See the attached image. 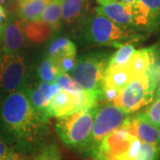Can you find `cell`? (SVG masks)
Listing matches in <instances>:
<instances>
[{
    "label": "cell",
    "instance_id": "1",
    "mask_svg": "<svg viewBox=\"0 0 160 160\" xmlns=\"http://www.w3.org/2000/svg\"><path fill=\"white\" fill-rule=\"evenodd\" d=\"M0 131L23 154L41 149L48 133V118L33 107L27 87L6 94L0 103Z\"/></svg>",
    "mask_w": 160,
    "mask_h": 160
},
{
    "label": "cell",
    "instance_id": "2",
    "mask_svg": "<svg viewBox=\"0 0 160 160\" xmlns=\"http://www.w3.org/2000/svg\"><path fill=\"white\" fill-rule=\"evenodd\" d=\"M84 37L86 41L92 44L118 48L128 43L137 42L143 38L134 29L119 26L97 12L86 21Z\"/></svg>",
    "mask_w": 160,
    "mask_h": 160
},
{
    "label": "cell",
    "instance_id": "3",
    "mask_svg": "<svg viewBox=\"0 0 160 160\" xmlns=\"http://www.w3.org/2000/svg\"><path fill=\"white\" fill-rule=\"evenodd\" d=\"M98 107L57 118L54 129L62 142L71 149L83 150L91 135Z\"/></svg>",
    "mask_w": 160,
    "mask_h": 160
},
{
    "label": "cell",
    "instance_id": "4",
    "mask_svg": "<svg viewBox=\"0 0 160 160\" xmlns=\"http://www.w3.org/2000/svg\"><path fill=\"white\" fill-rule=\"evenodd\" d=\"M109 56L104 52H90L77 60L71 76L83 89L102 91L103 78L108 68Z\"/></svg>",
    "mask_w": 160,
    "mask_h": 160
},
{
    "label": "cell",
    "instance_id": "5",
    "mask_svg": "<svg viewBox=\"0 0 160 160\" xmlns=\"http://www.w3.org/2000/svg\"><path fill=\"white\" fill-rule=\"evenodd\" d=\"M127 116L126 112L113 103L98 109L93 118L91 135L83 151L93 158L103 138L120 127Z\"/></svg>",
    "mask_w": 160,
    "mask_h": 160
},
{
    "label": "cell",
    "instance_id": "6",
    "mask_svg": "<svg viewBox=\"0 0 160 160\" xmlns=\"http://www.w3.org/2000/svg\"><path fill=\"white\" fill-rule=\"evenodd\" d=\"M153 98L154 90L146 72L134 76L120 91L113 104L130 115L149 104Z\"/></svg>",
    "mask_w": 160,
    "mask_h": 160
},
{
    "label": "cell",
    "instance_id": "7",
    "mask_svg": "<svg viewBox=\"0 0 160 160\" xmlns=\"http://www.w3.org/2000/svg\"><path fill=\"white\" fill-rule=\"evenodd\" d=\"M28 78L27 64L19 52L0 54V89L5 94L26 88Z\"/></svg>",
    "mask_w": 160,
    "mask_h": 160
},
{
    "label": "cell",
    "instance_id": "8",
    "mask_svg": "<svg viewBox=\"0 0 160 160\" xmlns=\"http://www.w3.org/2000/svg\"><path fill=\"white\" fill-rule=\"evenodd\" d=\"M135 138L125 129L118 127L103 138L93 158L97 160H104L115 157L128 160L127 154Z\"/></svg>",
    "mask_w": 160,
    "mask_h": 160
},
{
    "label": "cell",
    "instance_id": "9",
    "mask_svg": "<svg viewBox=\"0 0 160 160\" xmlns=\"http://www.w3.org/2000/svg\"><path fill=\"white\" fill-rule=\"evenodd\" d=\"M120 127L142 142L152 143L160 147V127L152 125L140 114L127 116Z\"/></svg>",
    "mask_w": 160,
    "mask_h": 160
},
{
    "label": "cell",
    "instance_id": "10",
    "mask_svg": "<svg viewBox=\"0 0 160 160\" xmlns=\"http://www.w3.org/2000/svg\"><path fill=\"white\" fill-rule=\"evenodd\" d=\"M96 12L102 14L118 25L127 29H137L136 16L132 3L116 1L96 8Z\"/></svg>",
    "mask_w": 160,
    "mask_h": 160
},
{
    "label": "cell",
    "instance_id": "11",
    "mask_svg": "<svg viewBox=\"0 0 160 160\" xmlns=\"http://www.w3.org/2000/svg\"><path fill=\"white\" fill-rule=\"evenodd\" d=\"M24 41L25 35L22 20L14 15L7 18L0 43L2 45V51L4 52H19L24 45Z\"/></svg>",
    "mask_w": 160,
    "mask_h": 160
},
{
    "label": "cell",
    "instance_id": "12",
    "mask_svg": "<svg viewBox=\"0 0 160 160\" xmlns=\"http://www.w3.org/2000/svg\"><path fill=\"white\" fill-rule=\"evenodd\" d=\"M62 88L55 82H41L36 88L29 89L27 87V92L29 101L40 114L46 117V110L52 96Z\"/></svg>",
    "mask_w": 160,
    "mask_h": 160
},
{
    "label": "cell",
    "instance_id": "13",
    "mask_svg": "<svg viewBox=\"0 0 160 160\" xmlns=\"http://www.w3.org/2000/svg\"><path fill=\"white\" fill-rule=\"evenodd\" d=\"M158 54V46L135 50L126 64V67L131 70L133 76L146 73L153 65Z\"/></svg>",
    "mask_w": 160,
    "mask_h": 160
},
{
    "label": "cell",
    "instance_id": "14",
    "mask_svg": "<svg viewBox=\"0 0 160 160\" xmlns=\"http://www.w3.org/2000/svg\"><path fill=\"white\" fill-rule=\"evenodd\" d=\"M134 76L126 66H108L103 78V89L120 92Z\"/></svg>",
    "mask_w": 160,
    "mask_h": 160
},
{
    "label": "cell",
    "instance_id": "15",
    "mask_svg": "<svg viewBox=\"0 0 160 160\" xmlns=\"http://www.w3.org/2000/svg\"><path fill=\"white\" fill-rule=\"evenodd\" d=\"M87 0H62V22L72 25L85 15Z\"/></svg>",
    "mask_w": 160,
    "mask_h": 160
},
{
    "label": "cell",
    "instance_id": "16",
    "mask_svg": "<svg viewBox=\"0 0 160 160\" xmlns=\"http://www.w3.org/2000/svg\"><path fill=\"white\" fill-rule=\"evenodd\" d=\"M23 30L25 38L35 44L43 43L52 32L51 27L41 20L23 22Z\"/></svg>",
    "mask_w": 160,
    "mask_h": 160
},
{
    "label": "cell",
    "instance_id": "17",
    "mask_svg": "<svg viewBox=\"0 0 160 160\" xmlns=\"http://www.w3.org/2000/svg\"><path fill=\"white\" fill-rule=\"evenodd\" d=\"M49 0H22L18 2V16L23 22L39 20Z\"/></svg>",
    "mask_w": 160,
    "mask_h": 160
},
{
    "label": "cell",
    "instance_id": "18",
    "mask_svg": "<svg viewBox=\"0 0 160 160\" xmlns=\"http://www.w3.org/2000/svg\"><path fill=\"white\" fill-rule=\"evenodd\" d=\"M62 0H49L39 19L47 23L52 31H58L62 24Z\"/></svg>",
    "mask_w": 160,
    "mask_h": 160
},
{
    "label": "cell",
    "instance_id": "19",
    "mask_svg": "<svg viewBox=\"0 0 160 160\" xmlns=\"http://www.w3.org/2000/svg\"><path fill=\"white\" fill-rule=\"evenodd\" d=\"M69 54H77V47L68 38L62 37L53 40L48 47L47 56L53 60H57Z\"/></svg>",
    "mask_w": 160,
    "mask_h": 160
},
{
    "label": "cell",
    "instance_id": "20",
    "mask_svg": "<svg viewBox=\"0 0 160 160\" xmlns=\"http://www.w3.org/2000/svg\"><path fill=\"white\" fill-rule=\"evenodd\" d=\"M38 73L42 81L45 82H54L55 78L61 72L56 62L49 56H46L39 64Z\"/></svg>",
    "mask_w": 160,
    "mask_h": 160
},
{
    "label": "cell",
    "instance_id": "21",
    "mask_svg": "<svg viewBox=\"0 0 160 160\" xmlns=\"http://www.w3.org/2000/svg\"><path fill=\"white\" fill-rule=\"evenodd\" d=\"M134 52H135V47L132 43H128L120 46L118 50L109 57L108 66H116V67L126 66V64L129 62L130 58L132 57Z\"/></svg>",
    "mask_w": 160,
    "mask_h": 160
},
{
    "label": "cell",
    "instance_id": "22",
    "mask_svg": "<svg viewBox=\"0 0 160 160\" xmlns=\"http://www.w3.org/2000/svg\"><path fill=\"white\" fill-rule=\"evenodd\" d=\"M27 157L0 135V160H26Z\"/></svg>",
    "mask_w": 160,
    "mask_h": 160
},
{
    "label": "cell",
    "instance_id": "23",
    "mask_svg": "<svg viewBox=\"0 0 160 160\" xmlns=\"http://www.w3.org/2000/svg\"><path fill=\"white\" fill-rule=\"evenodd\" d=\"M160 147L152 143L142 142L137 155L132 160H159Z\"/></svg>",
    "mask_w": 160,
    "mask_h": 160
},
{
    "label": "cell",
    "instance_id": "24",
    "mask_svg": "<svg viewBox=\"0 0 160 160\" xmlns=\"http://www.w3.org/2000/svg\"><path fill=\"white\" fill-rule=\"evenodd\" d=\"M54 82L57 83L62 89L70 92H79L84 90L82 86L72 78V76L65 72L58 75Z\"/></svg>",
    "mask_w": 160,
    "mask_h": 160
},
{
    "label": "cell",
    "instance_id": "25",
    "mask_svg": "<svg viewBox=\"0 0 160 160\" xmlns=\"http://www.w3.org/2000/svg\"><path fill=\"white\" fill-rule=\"evenodd\" d=\"M139 114L152 125L160 127V97L154 100L147 109Z\"/></svg>",
    "mask_w": 160,
    "mask_h": 160
},
{
    "label": "cell",
    "instance_id": "26",
    "mask_svg": "<svg viewBox=\"0 0 160 160\" xmlns=\"http://www.w3.org/2000/svg\"><path fill=\"white\" fill-rule=\"evenodd\" d=\"M35 160H61L60 151L56 145H48L42 147Z\"/></svg>",
    "mask_w": 160,
    "mask_h": 160
},
{
    "label": "cell",
    "instance_id": "27",
    "mask_svg": "<svg viewBox=\"0 0 160 160\" xmlns=\"http://www.w3.org/2000/svg\"><path fill=\"white\" fill-rule=\"evenodd\" d=\"M77 60H78L77 54H69V55H65L63 57L59 58L57 60H53V61L56 62L62 73V72L68 73V72H70L74 68V66L77 63Z\"/></svg>",
    "mask_w": 160,
    "mask_h": 160
},
{
    "label": "cell",
    "instance_id": "28",
    "mask_svg": "<svg viewBox=\"0 0 160 160\" xmlns=\"http://www.w3.org/2000/svg\"><path fill=\"white\" fill-rule=\"evenodd\" d=\"M156 16L160 18V0H140Z\"/></svg>",
    "mask_w": 160,
    "mask_h": 160
},
{
    "label": "cell",
    "instance_id": "29",
    "mask_svg": "<svg viewBox=\"0 0 160 160\" xmlns=\"http://www.w3.org/2000/svg\"><path fill=\"white\" fill-rule=\"evenodd\" d=\"M7 18L8 16H7V12H6V8L0 4V24L5 25Z\"/></svg>",
    "mask_w": 160,
    "mask_h": 160
},
{
    "label": "cell",
    "instance_id": "30",
    "mask_svg": "<svg viewBox=\"0 0 160 160\" xmlns=\"http://www.w3.org/2000/svg\"><path fill=\"white\" fill-rule=\"evenodd\" d=\"M98 3L100 4V6H104V5H107L109 3H113L116 1H118V0H96Z\"/></svg>",
    "mask_w": 160,
    "mask_h": 160
},
{
    "label": "cell",
    "instance_id": "31",
    "mask_svg": "<svg viewBox=\"0 0 160 160\" xmlns=\"http://www.w3.org/2000/svg\"><path fill=\"white\" fill-rule=\"evenodd\" d=\"M104 160H124V159L119 158H115V157H112V158H106V159H104Z\"/></svg>",
    "mask_w": 160,
    "mask_h": 160
},
{
    "label": "cell",
    "instance_id": "32",
    "mask_svg": "<svg viewBox=\"0 0 160 160\" xmlns=\"http://www.w3.org/2000/svg\"><path fill=\"white\" fill-rule=\"evenodd\" d=\"M4 26H5V25H1V24H0V43H1V38H2V32H3Z\"/></svg>",
    "mask_w": 160,
    "mask_h": 160
},
{
    "label": "cell",
    "instance_id": "33",
    "mask_svg": "<svg viewBox=\"0 0 160 160\" xmlns=\"http://www.w3.org/2000/svg\"><path fill=\"white\" fill-rule=\"evenodd\" d=\"M119 2H123V3H132L133 2L134 0H118Z\"/></svg>",
    "mask_w": 160,
    "mask_h": 160
},
{
    "label": "cell",
    "instance_id": "34",
    "mask_svg": "<svg viewBox=\"0 0 160 160\" xmlns=\"http://www.w3.org/2000/svg\"><path fill=\"white\" fill-rule=\"evenodd\" d=\"M4 2H5V0H0V4L1 3H4Z\"/></svg>",
    "mask_w": 160,
    "mask_h": 160
},
{
    "label": "cell",
    "instance_id": "35",
    "mask_svg": "<svg viewBox=\"0 0 160 160\" xmlns=\"http://www.w3.org/2000/svg\"><path fill=\"white\" fill-rule=\"evenodd\" d=\"M16 1H17V2H20V1H22V0H16Z\"/></svg>",
    "mask_w": 160,
    "mask_h": 160
}]
</instances>
